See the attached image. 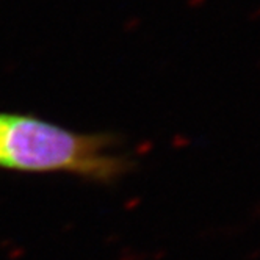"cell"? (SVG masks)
<instances>
[{
  "mask_svg": "<svg viewBox=\"0 0 260 260\" xmlns=\"http://www.w3.org/2000/svg\"><path fill=\"white\" fill-rule=\"evenodd\" d=\"M134 160L110 134H85L28 113L0 111V170L66 174L113 183L134 170Z\"/></svg>",
  "mask_w": 260,
  "mask_h": 260,
  "instance_id": "6da1fadb",
  "label": "cell"
}]
</instances>
